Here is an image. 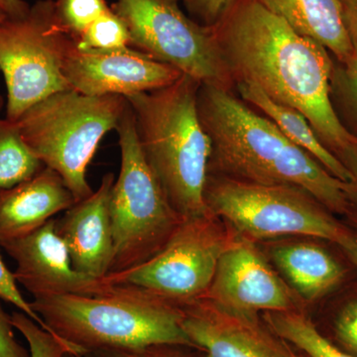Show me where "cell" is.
Here are the masks:
<instances>
[{
	"label": "cell",
	"instance_id": "1",
	"mask_svg": "<svg viewBox=\"0 0 357 357\" xmlns=\"http://www.w3.org/2000/svg\"><path fill=\"white\" fill-rule=\"evenodd\" d=\"M213 30L234 84H255L275 102L297 109L333 153L357 143L331 103L333 59L325 47L257 0H239Z\"/></svg>",
	"mask_w": 357,
	"mask_h": 357
},
{
	"label": "cell",
	"instance_id": "2",
	"mask_svg": "<svg viewBox=\"0 0 357 357\" xmlns=\"http://www.w3.org/2000/svg\"><path fill=\"white\" fill-rule=\"evenodd\" d=\"M197 107L211 140L208 175L253 184L293 185L331 210H345L351 184L328 172L232 89L199 84Z\"/></svg>",
	"mask_w": 357,
	"mask_h": 357
},
{
	"label": "cell",
	"instance_id": "3",
	"mask_svg": "<svg viewBox=\"0 0 357 357\" xmlns=\"http://www.w3.org/2000/svg\"><path fill=\"white\" fill-rule=\"evenodd\" d=\"M48 332L79 351L178 344L197 349L182 326L180 305L131 284H112L98 295L33 300Z\"/></svg>",
	"mask_w": 357,
	"mask_h": 357
},
{
	"label": "cell",
	"instance_id": "4",
	"mask_svg": "<svg viewBox=\"0 0 357 357\" xmlns=\"http://www.w3.org/2000/svg\"><path fill=\"white\" fill-rule=\"evenodd\" d=\"M199 84L183 74L164 88L126 98L148 165L182 218L210 211L204 188L211 147L197 107Z\"/></svg>",
	"mask_w": 357,
	"mask_h": 357
},
{
	"label": "cell",
	"instance_id": "5",
	"mask_svg": "<svg viewBox=\"0 0 357 357\" xmlns=\"http://www.w3.org/2000/svg\"><path fill=\"white\" fill-rule=\"evenodd\" d=\"M128 107L121 96L59 91L26 110L16 121L30 150L57 172L76 202L93 192L86 173L100 141L115 130Z\"/></svg>",
	"mask_w": 357,
	"mask_h": 357
},
{
	"label": "cell",
	"instance_id": "6",
	"mask_svg": "<svg viewBox=\"0 0 357 357\" xmlns=\"http://www.w3.org/2000/svg\"><path fill=\"white\" fill-rule=\"evenodd\" d=\"M115 130L119 133L121 163L109 198L114 234L109 274L148 261L165 245L183 220L169 204L148 165L128 102Z\"/></svg>",
	"mask_w": 357,
	"mask_h": 357
},
{
	"label": "cell",
	"instance_id": "7",
	"mask_svg": "<svg viewBox=\"0 0 357 357\" xmlns=\"http://www.w3.org/2000/svg\"><path fill=\"white\" fill-rule=\"evenodd\" d=\"M204 201L211 213L251 241L306 236L338 243L347 232L314 197L293 185L253 184L208 175Z\"/></svg>",
	"mask_w": 357,
	"mask_h": 357
},
{
	"label": "cell",
	"instance_id": "8",
	"mask_svg": "<svg viewBox=\"0 0 357 357\" xmlns=\"http://www.w3.org/2000/svg\"><path fill=\"white\" fill-rule=\"evenodd\" d=\"M73 37L54 0H39L22 17L0 23V72L6 86V119L16 122L37 102L72 89L62 70Z\"/></svg>",
	"mask_w": 357,
	"mask_h": 357
},
{
	"label": "cell",
	"instance_id": "9",
	"mask_svg": "<svg viewBox=\"0 0 357 357\" xmlns=\"http://www.w3.org/2000/svg\"><path fill=\"white\" fill-rule=\"evenodd\" d=\"M130 46L201 84L234 88L213 28L185 13L178 0H114Z\"/></svg>",
	"mask_w": 357,
	"mask_h": 357
},
{
	"label": "cell",
	"instance_id": "10",
	"mask_svg": "<svg viewBox=\"0 0 357 357\" xmlns=\"http://www.w3.org/2000/svg\"><path fill=\"white\" fill-rule=\"evenodd\" d=\"M211 211L185 218L165 245L138 266L107 275L109 284H131L183 305L204 297L218 261L234 239Z\"/></svg>",
	"mask_w": 357,
	"mask_h": 357
},
{
	"label": "cell",
	"instance_id": "11",
	"mask_svg": "<svg viewBox=\"0 0 357 357\" xmlns=\"http://www.w3.org/2000/svg\"><path fill=\"white\" fill-rule=\"evenodd\" d=\"M62 70L70 88L91 96L123 98L175 83L182 73L132 47L112 51L81 50L70 41Z\"/></svg>",
	"mask_w": 357,
	"mask_h": 357
},
{
	"label": "cell",
	"instance_id": "12",
	"mask_svg": "<svg viewBox=\"0 0 357 357\" xmlns=\"http://www.w3.org/2000/svg\"><path fill=\"white\" fill-rule=\"evenodd\" d=\"M202 298L244 316L297 311L293 291L245 238L234 239L222 253L210 288Z\"/></svg>",
	"mask_w": 357,
	"mask_h": 357
},
{
	"label": "cell",
	"instance_id": "13",
	"mask_svg": "<svg viewBox=\"0 0 357 357\" xmlns=\"http://www.w3.org/2000/svg\"><path fill=\"white\" fill-rule=\"evenodd\" d=\"M16 263L14 278L33 300L61 295H98L112 284L79 273L56 231L52 218L41 227L17 238L0 243Z\"/></svg>",
	"mask_w": 357,
	"mask_h": 357
},
{
	"label": "cell",
	"instance_id": "14",
	"mask_svg": "<svg viewBox=\"0 0 357 357\" xmlns=\"http://www.w3.org/2000/svg\"><path fill=\"white\" fill-rule=\"evenodd\" d=\"M182 309L185 335L204 357H290L287 342L256 317L227 311L204 298Z\"/></svg>",
	"mask_w": 357,
	"mask_h": 357
},
{
	"label": "cell",
	"instance_id": "15",
	"mask_svg": "<svg viewBox=\"0 0 357 357\" xmlns=\"http://www.w3.org/2000/svg\"><path fill=\"white\" fill-rule=\"evenodd\" d=\"M114 181V173L105 174L91 196L73 204L56 220V231L67 248L73 266L96 279L109 274L114 260L109 198Z\"/></svg>",
	"mask_w": 357,
	"mask_h": 357
},
{
	"label": "cell",
	"instance_id": "16",
	"mask_svg": "<svg viewBox=\"0 0 357 357\" xmlns=\"http://www.w3.org/2000/svg\"><path fill=\"white\" fill-rule=\"evenodd\" d=\"M75 203L61 176L44 166L28 180L0 190V243L34 231Z\"/></svg>",
	"mask_w": 357,
	"mask_h": 357
},
{
	"label": "cell",
	"instance_id": "17",
	"mask_svg": "<svg viewBox=\"0 0 357 357\" xmlns=\"http://www.w3.org/2000/svg\"><path fill=\"white\" fill-rule=\"evenodd\" d=\"M303 36L314 40L337 62L351 58L352 44L342 0H257Z\"/></svg>",
	"mask_w": 357,
	"mask_h": 357
},
{
	"label": "cell",
	"instance_id": "18",
	"mask_svg": "<svg viewBox=\"0 0 357 357\" xmlns=\"http://www.w3.org/2000/svg\"><path fill=\"white\" fill-rule=\"evenodd\" d=\"M237 96L266 116L291 142L312 155L328 172L347 184H354V176L337 155L319 140L306 116L297 109L275 102L252 84L237 83Z\"/></svg>",
	"mask_w": 357,
	"mask_h": 357
},
{
	"label": "cell",
	"instance_id": "19",
	"mask_svg": "<svg viewBox=\"0 0 357 357\" xmlns=\"http://www.w3.org/2000/svg\"><path fill=\"white\" fill-rule=\"evenodd\" d=\"M272 258L293 289L305 300H318L344 278V270L325 249L311 243L277 246Z\"/></svg>",
	"mask_w": 357,
	"mask_h": 357
},
{
	"label": "cell",
	"instance_id": "20",
	"mask_svg": "<svg viewBox=\"0 0 357 357\" xmlns=\"http://www.w3.org/2000/svg\"><path fill=\"white\" fill-rule=\"evenodd\" d=\"M263 319L274 335L307 356L357 357L332 344L303 312H266L263 314Z\"/></svg>",
	"mask_w": 357,
	"mask_h": 357
},
{
	"label": "cell",
	"instance_id": "21",
	"mask_svg": "<svg viewBox=\"0 0 357 357\" xmlns=\"http://www.w3.org/2000/svg\"><path fill=\"white\" fill-rule=\"evenodd\" d=\"M352 53L345 63L333 62L330 100L335 114L347 133L357 141V23L344 15Z\"/></svg>",
	"mask_w": 357,
	"mask_h": 357
},
{
	"label": "cell",
	"instance_id": "22",
	"mask_svg": "<svg viewBox=\"0 0 357 357\" xmlns=\"http://www.w3.org/2000/svg\"><path fill=\"white\" fill-rule=\"evenodd\" d=\"M43 167L23 140L16 122L0 119V190L28 180Z\"/></svg>",
	"mask_w": 357,
	"mask_h": 357
},
{
	"label": "cell",
	"instance_id": "23",
	"mask_svg": "<svg viewBox=\"0 0 357 357\" xmlns=\"http://www.w3.org/2000/svg\"><path fill=\"white\" fill-rule=\"evenodd\" d=\"M75 43L81 50L112 51L131 47L128 26L112 7L75 39Z\"/></svg>",
	"mask_w": 357,
	"mask_h": 357
},
{
	"label": "cell",
	"instance_id": "24",
	"mask_svg": "<svg viewBox=\"0 0 357 357\" xmlns=\"http://www.w3.org/2000/svg\"><path fill=\"white\" fill-rule=\"evenodd\" d=\"M11 321L27 342L31 357H62L65 354L82 356L74 347L47 332L24 312H13Z\"/></svg>",
	"mask_w": 357,
	"mask_h": 357
},
{
	"label": "cell",
	"instance_id": "25",
	"mask_svg": "<svg viewBox=\"0 0 357 357\" xmlns=\"http://www.w3.org/2000/svg\"><path fill=\"white\" fill-rule=\"evenodd\" d=\"M55 4L60 22L74 40L110 9L105 0H57Z\"/></svg>",
	"mask_w": 357,
	"mask_h": 357
},
{
	"label": "cell",
	"instance_id": "26",
	"mask_svg": "<svg viewBox=\"0 0 357 357\" xmlns=\"http://www.w3.org/2000/svg\"><path fill=\"white\" fill-rule=\"evenodd\" d=\"M190 16L206 27L222 22L239 0H181Z\"/></svg>",
	"mask_w": 357,
	"mask_h": 357
},
{
	"label": "cell",
	"instance_id": "27",
	"mask_svg": "<svg viewBox=\"0 0 357 357\" xmlns=\"http://www.w3.org/2000/svg\"><path fill=\"white\" fill-rule=\"evenodd\" d=\"M198 349L178 344H154L140 349H102L83 357H199Z\"/></svg>",
	"mask_w": 357,
	"mask_h": 357
},
{
	"label": "cell",
	"instance_id": "28",
	"mask_svg": "<svg viewBox=\"0 0 357 357\" xmlns=\"http://www.w3.org/2000/svg\"><path fill=\"white\" fill-rule=\"evenodd\" d=\"M0 301L13 305L14 307H17L18 311L24 312L48 332L42 319L33 311L31 303L28 302L23 297L20 288H18L17 282L14 278L13 272H11L6 266L1 255H0Z\"/></svg>",
	"mask_w": 357,
	"mask_h": 357
},
{
	"label": "cell",
	"instance_id": "29",
	"mask_svg": "<svg viewBox=\"0 0 357 357\" xmlns=\"http://www.w3.org/2000/svg\"><path fill=\"white\" fill-rule=\"evenodd\" d=\"M335 335L347 352L357 356V301L347 305L335 321Z\"/></svg>",
	"mask_w": 357,
	"mask_h": 357
},
{
	"label": "cell",
	"instance_id": "30",
	"mask_svg": "<svg viewBox=\"0 0 357 357\" xmlns=\"http://www.w3.org/2000/svg\"><path fill=\"white\" fill-rule=\"evenodd\" d=\"M0 357H31L29 349L18 342L14 335L11 314H7L0 303Z\"/></svg>",
	"mask_w": 357,
	"mask_h": 357
},
{
	"label": "cell",
	"instance_id": "31",
	"mask_svg": "<svg viewBox=\"0 0 357 357\" xmlns=\"http://www.w3.org/2000/svg\"><path fill=\"white\" fill-rule=\"evenodd\" d=\"M0 8L9 18H18L28 13L30 6L24 0H0Z\"/></svg>",
	"mask_w": 357,
	"mask_h": 357
},
{
	"label": "cell",
	"instance_id": "32",
	"mask_svg": "<svg viewBox=\"0 0 357 357\" xmlns=\"http://www.w3.org/2000/svg\"><path fill=\"white\" fill-rule=\"evenodd\" d=\"M340 159L344 162V165L351 171L354 176V182L352 188L357 189V143L351 145L340 154Z\"/></svg>",
	"mask_w": 357,
	"mask_h": 357
},
{
	"label": "cell",
	"instance_id": "33",
	"mask_svg": "<svg viewBox=\"0 0 357 357\" xmlns=\"http://www.w3.org/2000/svg\"><path fill=\"white\" fill-rule=\"evenodd\" d=\"M337 244L344 251L347 257L357 266V236L347 232Z\"/></svg>",
	"mask_w": 357,
	"mask_h": 357
},
{
	"label": "cell",
	"instance_id": "34",
	"mask_svg": "<svg viewBox=\"0 0 357 357\" xmlns=\"http://www.w3.org/2000/svg\"><path fill=\"white\" fill-rule=\"evenodd\" d=\"M344 15L357 23V0H342Z\"/></svg>",
	"mask_w": 357,
	"mask_h": 357
},
{
	"label": "cell",
	"instance_id": "35",
	"mask_svg": "<svg viewBox=\"0 0 357 357\" xmlns=\"http://www.w3.org/2000/svg\"><path fill=\"white\" fill-rule=\"evenodd\" d=\"M289 351H290V357H309L303 352L294 351L293 347L290 344H289Z\"/></svg>",
	"mask_w": 357,
	"mask_h": 357
},
{
	"label": "cell",
	"instance_id": "36",
	"mask_svg": "<svg viewBox=\"0 0 357 357\" xmlns=\"http://www.w3.org/2000/svg\"><path fill=\"white\" fill-rule=\"evenodd\" d=\"M7 17H8V16L6 15V13L0 8V23H1L2 21L6 20Z\"/></svg>",
	"mask_w": 357,
	"mask_h": 357
},
{
	"label": "cell",
	"instance_id": "37",
	"mask_svg": "<svg viewBox=\"0 0 357 357\" xmlns=\"http://www.w3.org/2000/svg\"><path fill=\"white\" fill-rule=\"evenodd\" d=\"M62 357H82V356H76V354H65L64 356H63Z\"/></svg>",
	"mask_w": 357,
	"mask_h": 357
},
{
	"label": "cell",
	"instance_id": "38",
	"mask_svg": "<svg viewBox=\"0 0 357 357\" xmlns=\"http://www.w3.org/2000/svg\"><path fill=\"white\" fill-rule=\"evenodd\" d=\"M3 105H4L3 98H2L1 96H0V109H1L2 107H3Z\"/></svg>",
	"mask_w": 357,
	"mask_h": 357
}]
</instances>
